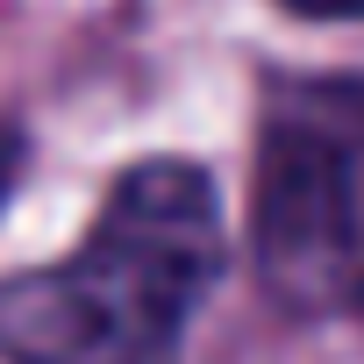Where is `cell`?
<instances>
[{"mask_svg":"<svg viewBox=\"0 0 364 364\" xmlns=\"http://www.w3.org/2000/svg\"><path fill=\"white\" fill-rule=\"evenodd\" d=\"M250 257L279 307H364V86L307 79L272 100L250 186Z\"/></svg>","mask_w":364,"mask_h":364,"instance_id":"cell-2","label":"cell"},{"mask_svg":"<svg viewBox=\"0 0 364 364\" xmlns=\"http://www.w3.org/2000/svg\"><path fill=\"white\" fill-rule=\"evenodd\" d=\"M222 279V200L193 164H143L100 208L72 264L0 286L8 364H178L193 307Z\"/></svg>","mask_w":364,"mask_h":364,"instance_id":"cell-1","label":"cell"},{"mask_svg":"<svg viewBox=\"0 0 364 364\" xmlns=\"http://www.w3.org/2000/svg\"><path fill=\"white\" fill-rule=\"evenodd\" d=\"M15 171H22V136H15V129H0V200L15 193Z\"/></svg>","mask_w":364,"mask_h":364,"instance_id":"cell-3","label":"cell"},{"mask_svg":"<svg viewBox=\"0 0 364 364\" xmlns=\"http://www.w3.org/2000/svg\"><path fill=\"white\" fill-rule=\"evenodd\" d=\"M300 15H364V0H286Z\"/></svg>","mask_w":364,"mask_h":364,"instance_id":"cell-4","label":"cell"}]
</instances>
